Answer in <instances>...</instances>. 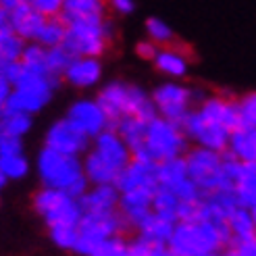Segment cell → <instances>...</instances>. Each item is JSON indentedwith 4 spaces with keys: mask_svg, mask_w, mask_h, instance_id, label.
I'll use <instances>...</instances> for the list:
<instances>
[{
    "mask_svg": "<svg viewBox=\"0 0 256 256\" xmlns=\"http://www.w3.org/2000/svg\"><path fill=\"white\" fill-rule=\"evenodd\" d=\"M232 242L227 219L177 221L173 236L167 242L171 256H212Z\"/></svg>",
    "mask_w": 256,
    "mask_h": 256,
    "instance_id": "obj_1",
    "label": "cell"
},
{
    "mask_svg": "<svg viewBox=\"0 0 256 256\" xmlns=\"http://www.w3.org/2000/svg\"><path fill=\"white\" fill-rule=\"evenodd\" d=\"M114 38V25L104 19H82L67 23L65 46L73 56H100L108 48V42Z\"/></svg>",
    "mask_w": 256,
    "mask_h": 256,
    "instance_id": "obj_2",
    "label": "cell"
},
{
    "mask_svg": "<svg viewBox=\"0 0 256 256\" xmlns=\"http://www.w3.org/2000/svg\"><path fill=\"white\" fill-rule=\"evenodd\" d=\"M56 86H58V80L50 78V75L25 69L10 90L4 110H17V112H30V114L40 112L50 102V98H52Z\"/></svg>",
    "mask_w": 256,
    "mask_h": 256,
    "instance_id": "obj_3",
    "label": "cell"
},
{
    "mask_svg": "<svg viewBox=\"0 0 256 256\" xmlns=\"http://www.w3.org/2000/svg\"><path fill=\"white\" fill-rule=\"evenodd\" d=\"M127 229L132 227L119 208L112 212H84L80 221V238L75 244V252L82 256H96L102 240L125 234Z\"/></svg>",
    "mask_w": 256,
    "mask_h": 256,
    "instance_id": "obj_4",
    "label": "cell"
},
{
    "mask_svg": "<svg viewBox=\"0 0 256 256\" xmlns=\"http://www.w3.org/2000/svg\"><path fill=\"white\" fill-rule=\"evenodd\" d=\"M34 208L46 221L48 227L52 225H80L84 210L78 198L67 194L65 190L44 186L34 194Z\"/></svg>",
    "mask_w": 256,
    "mask_h": 256,
    "instance_id": "obj_5",
    "label": "cell"
},
{
    "mask_svg": "<svg viewBox=\"0 0 256 256\" xmlns=\"http://www.w3.org/2000/svg\"><path fill=\"white\" fill-rule=\"evenodd\" d=\"M188 162V177L202 188V192H212L219 188H234V182L227 177L223 169V152H216L212 148H188L186 152Z\"/></svg>",
    "mask_w": 256,
    "mask_h": 256,
    "instance_id": "obj_6",
    "label": "cell"
},
{
    "mask_svg": "<svg viewBox=\"0 0 256 256\" xmlns=\"http://www.w3.org/2000/svg\"><path fill=\"white\" fill-rule=\"evenodd\" d=\"M38 177H40L42 186L48 188H58V190H69L80 177H84V162L80 156L62 154L58 150H52L44 146L42 152L38 154Z\"/></svg>",
    "mask_w": 256,
    "mask_h": 256,
    "instance_id": "obj_7",
    "label": "cell"
},
{
    "mask_svg": "<svg viewBox=\"0 0 256 256\" xmlns=\"http://www.w3.org/2000/svg\"><path fill=\"white\" fill-rule=\"evenodd\" d=\"M190 138L186 136L184 127L177 121L164 119V117H154L148 121L146 130V148L150 150V154L154 156V160H164L171 156H182L188 152Z\"/></svg>",
    "mask_w": 256,
    "mask_h": 256,
    "instance_id": "obj_8",
    "label": "cell"
},
{
    "mask_svg": "<svg viewBox=\"0 0 256 256\" xmlns=\"http://www.w3.org/2000/svg\"><path fill=\"white\" fill-rule=\"evenodd\" d=\"M179 125L184 127L190 142H196L198 146L212 148L216 152H225L229 148V136H232V132L227 127H223L221 123L206 119L198 108L196 110L192 108Z\"/></svg>",
    "mask_w": 256,
    "mask_h": 256,
    "instance_id": "obj_9",
    "label": "cell"
},
{
    "mask_svg": "<svg viewBox=\"0 0 256 256\" xmlns=\"http://www.w3.org/2000/svg\"><path fill=\"white\" fill-rule=\"evenodd\" d=\"M152 100H154L160 117L182 123V119L192 110L194 90H190L188 86H182V84H175V82H167L152 92Z\"/></svg>",
    "mask_w": 256,
    "mask_h": 256,
    "instance_id": "obj_10",
    "label": "cell"
},
{
    "mask_svg": "<svg viewBox=\"0 0 256 256\" xmlns=\"http://www.w3.org/2000/svg\"><path fill=\"white\" fill-rule=\"evenodd\" d=\"M92 138L80 132L67 117L58 119L48 127L46 138H44V146L58 150L62 154H71V156H82L90 150Z\"/></svg>",
    "mask_w": 256,
    "mask_h": 256,
    "instance_id": "obj_11",
    "label": "cell"
},
{
    "mask_svg": "<svg viewBox=\"0 0 256 256\" xmlns=\"http://www.w3.org/2000/svg\"><path fill=\"white\" fill-rule=\"evenodd\" d=\"M67 119L92 140L100 132H104L106 127H110V119L106 110L102 108L98 100H90V98H82L78 102H73L67 110Z\"/></svg>",
    "mask_w": 256,
    "mask_h": 256,
    "instance_id": "obj_12",
    "label": "cell"
},
{
    "mask_svg": "<svg viewBox=\"0 0 256 256\" xmlns=\"http://www.w3.org/2000/svg\"><path fill=\"white\" fill-rule=\"evenodd\" d=\"M156 188H134L121 192L119 210L125 216L130 227H138L146 216L152 212V196H154Z\"/></svg>",
    "mask_w": 256,
    "mask_h": 256,
    "instance_id": "obj_13",
    "label": "cell"
},
{
    "mask_svg": "<svg viewBox=\"0 0 256 256\" xmlns=\"http://www.w3.org/2000/svg\"><path fill=\"white\" fill-rule=\"evenodd\" d=\"M102 158H106L110 164H114L117 169H125L132 160V148L127 146V142L119 136V132L114 127H106L104 132H100L94 138L92 146Z\"/></svg>",
    "mask_w": 256,
    "mask_h": 256,
    "instance_id": "obj_14",
    "label": "cell"
},
{
    "mask_svg": "<svg viewBox=\"0 0 256 256\" xmlns=\"http://www.w3.org/2000/svg\"><path fill=\"white\" fill-rule=\"evenodd\" d=\"M198 110L206 119H210L214 123H221L223 127H227L229 132H234V130H238V127L244 125V123H242L238 100H229V98H223V96L204 98L200 102Z\"/></svg>",
    "mask_w": 256,
    "mask_h": 256,
    "instance_id": "obj_15",
    "label": "cell"
},
{
    "mask_svg": "<svg viewBox=\"0 0 256 256\" xmlns=\"http://www.w3.org/2000/svg\"><path fill=\"white\" fill-rule=\"evenodd\" d=\"M100 78H102V65H100L98 56H86V54L73 56L69 67L62 73V80L67 84L82 88V90L94 88L100 82Z\"/></svg>",
    "mask_w": 256,
    "mask_h": 256,
    "instance_id": "obj_16",
    "label": "cell"
},
{
    "mask_svg": "<svg viewBox=\"0 0 256 256\" xmlns=\"http://www.w3.org/2000/svg\"><path fill=\"white\" fill-rule=\"evenodd\" d=\"M119 200L121 190L117 184H100L88 190L80 198V204L84 212H112L119 208Z\"/></svg>",
    "mask_w": 256,
    "mask_h": 256,
    "instance_id": "obj_17",
    "label": "cell"
},
{
    "mask_svg": "<svg viewBox=\"0 0 256 256\" xmlns=\"http://www.w3.org/2000/svg\"><path fill=\"white\" fill-rule=\"evenodd\" d=\"M117 188L121 192L134 190V188H158L156 162H142L132 158L130 164L121 171L117 179Z\"/></svg>",
    "mask_w": 256,
    "mask_h": 256,
    "instance_id": "obj_18",
    "label": "cell"
},
{
    "mask_svg": "<svg viewBox=\"0 0 256 256\" xmlns=\"http://www.w3.org/2000/svg\"><path fill=\"white\" fill-rule=\"evenodd\" d=\"M44 15L40 10H36L30 2H23L17 8L8 10V25L10 30L19 34L25 40H36L38 34L42 30V23H44Z\"/></svg>",
    "mask_w": 256,
    "mask_h": 256,
    "instance_id": "obj_19",
    "label": "cell"
},
{
    "mask_svg": "<svg viewBox=\"0 0 256 256\" xmlns=\"http://www.w3.org/2000/svg\"><path fill=\"white\" fill-rule=\"evenodd\" d=\"M102 108L106 110L110 125L121 119L123 114H127V102H130V84H123V82H110L108 86H104L98 92L96 98Z\"/></svg>",
    "mask_w": 256,
    "mask_h": 256,
    "instance_id": "obj_20",
    "label": "cell"
},
{
    "mask_svg": "<svg viewBox=\"0 0 256 256\" xmlns=\"http://www.w3.org/2000/svg\"><path fill=\"white\" fill-rule=\"evenodd\" d=\"M84 173L90 179L92 186H100V184H117V179L121 175V169H117L114 164H110L106 158H102L98 152L92 148L86 152L84 156Z\"/></svg>",
    "mask_w": 256,
    "mask_h": 256,
    "instance_id": "obj_21",
    "label": "cell"
},
{
    "mask_svg": "<svg viewBox=\"0 0 256 256\" xmlns=\"http://www.w3.org/2000/svg\"><path fill=\"white\" fill-rule=\"evenodd\" d=\"M108 0H65L60 17L69 21L82 19H104Z\"/></svg>",
    "mask_w": 256,
    "mask_h": 256,
    "instance_id": "obj_22",
    "label": "cell"
},
{
    "mask_svg": "<svg viewBox=\"0 0 256 256\" xmlns=\"http://www.w3.org/2000/svg\"><path fill=\"white\" fill-rule=\"evenodd\" d=\"M242 162H256V127L242 125L229 136V148Z\"/></svg>",
    "mask_w": 256,
    "mask_h": 256,
    "instance_id": "obj_23",
    "label": "cell"
},
{
    "mask_svg": "<svg viewBox=\"0 0 256 256\" xmlns=\"http://www.w3.org/2000/svg\"><path fill=\"white\" fill-rule=\"evenodd\" d=\"M208 206H210V219H229L238 206H242L234 188H219L212 192H204Z\"/></svg>",
    "mask_w": 256,
    "mask_h": 256,
    "instance_id": "obj_24",
    "label": "cell"
},
{
    "mask_svg": "<svg viewBox=\"0 0 256 256\" xmlns=\"http://www.w3.org/2000/svg\"><path fill=\"white\" fill-rule=\"evenodd\" d=\"M110 127L119 132V136L127 142L132 150L140 148L146 144V130H148V121L136 117V114H123L121 119H117Z\"/></svg>",
    "mask_w": 256,
    "mask_h": 256,
    "instance_id": "obj_25",
    "label": "cell"
},
{
    "mask_svg": "<svg viewBox=\"0 0 256 256\" xmlns=\"http://www.w3.org/2000/svg\"><path fill=\"white\" fill-rule=\"evenodd\" d=\"M234 190L242 206H254L256 204V162H242L240 175L236 177Z\"/></svg>",
    "mask_w": 256,
    "mask_h": 256,
    "instance_id": "obj_26",
    "label": "cell"
},
{
    "mask_svg": "<svg viewBox=\"0 0 256 256\" xmlns=\"http://www.w3.org/2000/svg\"><path fill=\"white\" fill-rule=\"evenodd\" d=\"M188 177V162H186V154L182 156H171L156 162V179L158 186H167V188H175L179 182H184Z\"/></svg>",
    "mask_w": 256,
    "mask_h": 256,
    "instance_id": "obj_27",
    "label": "cell"
},
{
    "mask_svg": "<svg viewBox=\"0 0 256 256\" xmlns=\"http://www.w3.org/2000/svg\"><path fill=\"white\" fill-rule=\"evenodd\" d=\"M156 65V69L164 75H169L171 80H182L188 75V58L177 52L175 48H162L158 50L156 58L152 60Z\"/></svg>",
    "mask_w": 256,
    "mask_h": 256,
    "instance_id": "obj_28",
    "label": "cell"
},
{
    "mask_svg": "<svg viewBox=\"0 0 256 256\" xmlns=\"http://www.w3.org/2000/svg\"><path fill=\"white\" fill-rule=\"evenodd\" d=\"M173 229H175V221L164 219V216H160L158 212L152 210L146 219L136 227V232L140 236H146L150 240L164 242V244H167V242L171 240V236H173Z\"/></svg>",
    "mask_w": 256,
    "mask_h": 256,
    "instance_id": "obj_29",
    "label": "cell"
},
{
    "mask_svg": "<svg viewBox=\"0 0 256 256\" xmlns=\"http://www.w3.org/2000/svg\"><path fill=\"white\" fill-rule=\"evenodd\" d=\"M65 36H67V21L62 19L60 15L56 17H46L42 23V30L38 34L36 42H40L46 48H52V46H60L65 42Z\"/></svg>",
    "mask_w": 256,
    "mask_h": 256,
    "instance_id": "obj_30",
    "label": "cell"
},
{
    "mask_svg": "<svg viewBox=\"0 0 256 256\" xmlns=\"http://www.w3.org/2000/svg\"><path fill=\"white\" fill-rule=\"evenodd\" d=\"M32 114L30 112H17V110H4L0 114V134L23 138L32 130Z\"/></svg>",
    "mask_w": 256,
    "mask_h": 256,
    "instance_id": "obj_31",
    "label": "cell"
},
{
    "mask_svg": "<svg viewBox=\"0 0 256 256\" xmlns=\"http://www.w3.org/2000/svg\"><path fill=\"white\" fill-rule=\"evenodd\" d=\"M177 206H179V198L173 192V188L158 186L154 196H152V210L164 216V219L177 223Z\"/></svg>",
    "mask_w": 256,
    "mask_h": 256,
    "instance_id": "obj_32",
    "label": "cell"
},
{
    "mask_svg": "<svg viewBox=\"0 0 256 256\" xmlns=\"http://www.w3.org/2000/svg\"><path fill=\"white\" fill-rule=\"evenodd\" d=\"M229 232H232V240H242V238H252L256 236V223L250 208L238 206L232 214H229Z\"/></svg>",
    "mask_w": 256,
    "mask_h": 256,
    "instance_id": "obj_33",
    "label": "cell"
},
{
    "mask_svg": "<svg viewBox=\"0 0 256 256\" xmlns=\"http://www.w3.org/2000/svg\"><path fill=\"white\" fill-rule=\"evenodd\" d=\"M21 65L28 71H36V73H44L50 75L48 71V60H46V46H42L40 42L32 40V44L25 46L23 54H21ZM52 78V75H50ZM56 80V78H54ZM60 82V80H58Z\"/></svg>",
    "mask_w": 256,
    "mask_h": 256,
    "instance_id": "obj_34",
    "label": "cell"
},
{
    "mask_svg": "<svg viewBox=\"0 0 256 256\" xmlns=\"http://www.w3.org/2000/svg\"><path fill=\"white\" fill-rule=\"evenodd\" d=\"M127 248H130V256H171L169 244L150 240V238L140 236V234L134 240L127 242Z\"/></svg>",
    "mask_w": 256,
    "mask_h": 256,
    "instance_id": "obj_35",
    "label": "cell"
},
{
    "mask_svg": "<svg viewBox=\"0 0 256 256\" xmlns=\"http://www.w3.org/2000/svg\"><path fill=\"white\" fill-rule=\"evenodd\" d=\"M204 219H210V206L204 196L198 200L179 202L177 221H204Z\"/></svg>",
    "mask_w": 256,
    "mask_h": 256,
    "instance_id": "obj_36",
    "label": "cell"
},
{
    "mask_svg": "<svg viewBox=\"0 0 256 256\" xmlns=\"http://www.w3.org/2000/svg\"><path fill=\"white\" fill-rule=\"evenodd\" d=\"M52 244L60 250H75L80 238V225H52L48 227Z\"/></svg>",
    "mask_w": 256,
    "mask_h": 256,
    "instance_id": "obj_37",
    "label": "cell"
},
{
    "mask_svg": "<svg viewBox=\"0 0 256 256\" xmlns=\"http://www.w3.org/2000/svg\"><path fill=\"white\" fill-rule=\"evenodd\" d=\"M46 60H48V71L52 78L62 80V73L69 67V62L73 60V54L65 46H52V48H46Z\"/></svg>",
    "mask_w": 256,
    "mask_h": 256,
    "instance_id": "obj_38",
    "label": "cell"
},
{
    "mask_svg": "<svg viewBox=\"0 0 256 256\" xmlns=\"http://www.w3.org/2000/svg\"><path fill=\"white\" fill-rule=\"evenodd\" d=\"M0 171L6 175V179H23L30 173V160L23 156V152L0 156Z\"/></svg>",
    "mask_w": 256,
    "mask_h": 256,
    "instance_id": "obj_39",
    "label": "cell"
},
{
    "mask_svg": "<svg viewBox=\"0 0 256 256\" xmlns=\"http://www.w3.org/2000/svg\"><path fill=\"white\" fill-rule=\"evenodd\" d=\"M146 34H148L150 40L156 42L158 46H160V44H171V42L175 40L173 30H171L162 19H156V17H150V19L146 21Z\"/></svg>",
    "mask_w": 256,
    "mask_h": 256,
    "instance_id": "obj_40",
    "label": "cell"
},
{
    "mask_svg": "<svg viewBox=\"0 0 256 256\" xmlns=\"http://www.w3.org/2000/svg\"><path fill=\"white\" fill-rule=\"evenodd\" d=\"M96 256H130V248H127V240H123V234L102 240Z\"/></svg>",
    "mask_w": 256,
    "mask_h": 256,
    "instance_id": "obj_41",
    "label": "cell"
},
{
    "mask_svg": "<svg viewBox=\"0 0 256 256\" xmlns=\"http://www.w3.org/2000/svg\"><path fill=\"white\" fill-rule=\"evenodd\" d=\"M173 192L177 194L179 202H186V200H198V198H202V196H204L202 188L194 182V179H190V177H186L184 182H179V184L173 188Z\"/></svg>",
    "mask_w": 256,
    "mask_h": 256,
    "instance_id": "obj_42",
    "label": "cell"
},
{
    "mask_svg": "<svg viewBox=\"0 0 256 256\" xmlns=\"http://www.w3.org/2000/svg\"><path fill=\"white\" fill-rule=\"evenodd\" d=\"M225 250L232 256H256V236L242 238V240H232Z\"/></svg>",
    "mask_w": 256,
    "mask_h": 256,
    "instance_id": "obj_43",
    "label": "cell"
},
{
    "mask_svg": "<svg viewBox=\"0 0 256 256\" xmlns=\"http://www.w3.org/2000/svg\"><path fill=\"white\" fill-rule=\"evenodd\" d=\"M240 104V114H242V123L256 127V92L246 94L244 98L238 100Z\"/></svg>",
    "mask_w": 256,
    "mask_h": 256,
    "instance_id": "obj_44",
    "label": "cell"
},
{
    "mask_svg": "<svg viewBox=\"0 0 256 256\" xmlns=\"http://www.w3.org/2000/svg\"><path fill=\"white\" fill-rule=\"evenodd\" d=\"M23 65H21V58H0V75L4 80H8L12 86L17 84V80L23 75Z\"/></svg>",
    "mask_w": 256,
    "mask_h": 256,
    "instance_id": "obj_45",
    "label": "cell"
},
{
    "mask_svg": "<svg viewBox=\"0 0 256 256\" xmlns=\"http://www.w3.org/2000/svg\"><path fill=\"white\" fill-rule=\"evenodd\" d=\"M28 2L36 10H40L44 17H56V15L62 12V4H65V0H28Z\"/></svg>",
    "mask_w": 256,
    "mask_h": 256,
    "instance_id": "obj_46",
    "label": "cell"
},
{
    "mask_svg": "<svg viewBox=\"0 0 256 256\" xmlns=\"http://www.w3.org/2000/svg\"><path fill=\"white\" fill-rule=\"evenodd\" d=\"M17 152H23V138L0 134V156L17 154Z\"/></svg>",
    "mask_w": 256,
    "mask_h": 256,
    "instance_id": "obj_47",
    "label": "cell"
},
{
    "mask_svg": "<svg viewBox=\"0 0 256 256\" xmlns=\"http://www.w3.org/2000/svg\"><path fill=\"white\" fill-rule=\"evenodd\" d=\"M136 52H138L140 58L154 60L156 54H158V44H156V42H152L150 38H148V40H142V42H138V44H136Z\"/></svg>",
    "mask_w": 256,
    "mask_h": 256,
    "instance_id": "obj_48",
    "label": "cell"
},
{
    "mask_svg": "<svg viewBox=\"0 0 256 256\" xmlns=\"http://www.w3.org/2000/svg\"><path fill=\"white\" fill-rule=\"evenodd\" d=\"M108 4L112 6L114 12H119V15H132L136 8L134 0H108Z\"/></svg>",
    "mask_w": 256,
    "mask_h": 256,
    "instance_id": "obj_49",
    "label": "cell"
},
{
    "mask_svg": "<svg viewBox=\"0 0 256 256\" xmlns=\"http://www.w3.org/2000/svg\"><path fill=\"white\" fill-rule=\"evenodd\" d=\"M10 90H12V84L0 75V114H2L6 108V100L10 96Z\"/></svg>",
    "mask_w": 256,
    "mask_h": 256,
    "instance_id": "obj_50",
    "label": "cell"
},
{
    "mask_svg": "<svg viewBox=\"0 0 256 256\" xmlns=\"http://www.w3.org/2000/svg\"><path fill=\"white\" fill-rule=\"evenodd\" d=\"M23 2H28V0H0V6L6 8V10H12V8H17Z\"/></svg>",
    "mask_w": 256,
    "mask_h": 256,
    "instance_id": "obj_51",
    "label": "cell"
},
{
    "mask_svg": "<svg viewBox=\"0 0 256 256\" xmlns=\"http://www.w3.org/2000/svg\"><path fill=\"white\" fill-rule=\"evenodd\" d=\"M6 182H8V179H6V175H4L2 171H0V190H2V188L6 186Z\"/></svg>",
    "mask_w": 256,
    "mask_h": 256,
    "instance_id": "obj_52",
    "label": "cell"
},
{
    "mask_svg": "<svg viewBox=\"0 0 256 256\" xmlns=\"http://www.w3.org/2000/svg\"><path fill=\"white\" fill-rule=\"evenodd\" d=\"M250 212H252V216H254V223H256V204H254V206H250Z\"/></svg>",
    "mask_w": 256,
    "mask_h": 256,
    "instance_id": "obj_53",
    "label": "cell"
}]
</instances>
